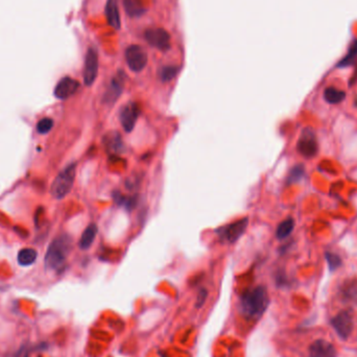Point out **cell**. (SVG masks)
Segmentation results:
<instances>
[{"label": "cell", "mask_w": 357, "mask_h": 357, "mask_svg": "<svg viewBox=\"0 0 357 357\" xmlns=\"http://www.w3.org/2000/svg\"><path fill=\"white\" fill-rule=\"evenodd\" d=\"M269 297L267 289L262 286H256L245 291L240 298V311L250 318L260 317L267 309Z\"/></svg>", "instance_id": "6da1fadb"}, {"label": "cell", "mask_w": 357, "mask_h": 357, "mask_svg": "<svg viewBox=\"0 0 357 357\" xmlns=\"http://www.w3.org/2000/svg\"><path fill=\"white\" fill-rule=\"evenodd\" d=\"M72 248V240L67 234L56 237L46 251L45 267L48 270H59L65 264Z\"/></svg>", "instance_id": "7a4b0ae2"}, {"label": "cell", "mask_w": 357, "mask_h": 357, "mask_svg": "<svg viewBox=\"0 0 357 357\" xmlns=\"http://www.w3.org/2000/svg\"><path fill=\"white\" fill-rule=\"evenodd\" d=\"M76 172H77V164L72 163L66 166L54 180L51 194L56 200H62L71 191L73 184L76 180Z\"/></svg>", "instance_id": "3957f363"}, {"label": "cell", "mask_w": 357, "mask_h": 357, "mask_svg": "<svg viewBox=\"0 0 357 357\" xmlns=\"http://www.w3.org/2000/svg\"><path fill=\"white\" fill-rule=\"evenodd\" d=\"M248 226L249 218L243 217L239 220L234 221V223L217 228L215 233L217 234L220 241L225 243H234L243 235L244 232L247 231Z\"/></svg>", "instance_id": "277c9868"}, {"label": "cell", "mask_w": 357, "mask_h": 357, "mask_svg": "<svg viewBox=\"0 0 357 357\" xmlns=\"http://www.w3.org/2000/svg\"><path fill=\"white\" fill-rule=\"evenodd\" d=\"M297 151L306 159H311L317 155L318 143L315 133L311 129L306 128L302 131L297 142Z\"/></svg>", "instance_id": "5b68a950"}, {"label": "cell", "mask_w": 357, "mask_h": 357, "mask_svg": "<svg viewBox=\"0 0 357 357\" xmlns=\"http://www.w3.org/2000/svg\"><path fill=\"white\" fill-rule=\"evenodd\" d=\"M126 62L133 72H141L147 65V54L140 45H130L126 49Z\"/></svg>", "instance_id": "8992f818"}, {"label": "cell", "mask_w": 357, "mask_h": 357, "mask_svg": "<svg viewBox=\"0 0 357 357\" xmlns=\"http://www.w3.org/2000/svg\"><path fill=\"white\" fill-rule=\"evenodd\" d=\"M331 325L337 335L341 339L346 340L351 335L354 328L353 317L348 310H341L331 319Z\"/></svg>", "instance_id": "52a82bcc"}, {"label": "cell", "mask_w": 357, "mask_h": 357, "mask_svg": "<svg viewBox=\"0 0 357 357\" xmlns=\"http://www.w3.org/2000/svg\"><path fill=\"white\" fill-rule=\"evenodd\" d=\"M141 109L137 103H128L120 109L119 119L120 124L127 133H130L134 130L136 122L140 116Z\"/></svg>", "instance_id": "ba28073f"}, {"label": "cell", "mask_w": 357, "mask_h": 357, "mask_svg": "<svg viewBox=\"0 0 357 357\" xmlns=\"http://www.w3.org/2000/svg\"><path fill=\"white\" fill-rule=\"evenodd\" d=\"M144 38L151 46L158 51L167 52L170 48V35L164 29H149L144 33Z\"/></svg>", "instance_id": "9c48e42d"}, {"label": "cell", "mask_w": 357, "mask_h": 357, "mask_svg": "<svg viewBox=\"0 0 357 357\" xmlns=\"http://www.w3.org/2000/svg\"><path fill=\"white\" fill-rule=\"evenodd\" d=\"M126 78V73L122 70L118 71L112 78L104 96V101L106 104L113 105L118 100V97L121 95L122 91H124Z\"/></svg>", "instance_id": "30bf717a"}, {"label": "cell", "mask_w": 357, "mask_h": 357, "mask_svg": "<svg viewBox=\"0 0 357 357\" xmlns=\"http://www.w3.org/2000/svg\"><path fill=\"white\" fill-rule=\"evenodd\" d=\"M98 75V55L94 48H89L85 57L84 83L86 86H92Z\"/></svg>", "instance_id": "8fae6325"}, {"label": "cell", "mask_w": 357, "mask_h": 357, "mask_svg": "<svg viewBox=\"0 0 357 357\" xmlns=\"http://www.w3.org/2000/svg\"><path fill=\"white\" fill-rule=\"evenodd\" d=\"M80 88V83L69 77H65L61 80L55 88L54 94L58 100H67L73 94H76Z\"/></svg>", "instance_id": "7c38bea8"}, {"label": "cell", "mask_w": 357, "mask_h": 357, "mask_svg": "<svg viewBox=\"0 0 357 357\" xmlns=\"http://www.w3.org/2000/svg\"><path fill=\"white\" fill-rule=\"evenodd\" d=\"M309 357H336L337 350L331 342L325 339L314 340L308 349Z\"/></svg>", "instance_id": "4fadbf2b"}, {"label": "cell", "mask_w": 357, "mask_h": 357, "mask_svg": "<svg viewBox=\"0 0 357 357\" xmlns=\"http://www.w3.org/2000/svg\"><path fill=\"white\" fill-rule=\"evenodd\" d=\"M104 144L108 153L110 154H120L125 149L124 141L118 132H109L104 137Z\"/></svg>", "instance_id": "5bb4252c"}, {"label": "cell", "mask_w": 357, "mask_h": 357, "mask_svg": "<svg viewBox=\"0 0 357 357\" xmlns=\"http://www.w3.org/2000/svg\"><path fill=\"white\" fill-rule=\"evenodd\" d=\"M106 17L110 27H112L114 30H119L121 28V20L116 0H108L107 2Z\"/></svg>", "instance_id": "9a60e30c"}, {"label": "cell", "mask_w": 357, "mask_h": 357, "mask_svg": "<svg viewBox=\"0 0 357 357\" xmlns=\"http://www.w3.org/2000/svg\"><path fill=\"white\" fill-rule=\"evenodd\" d=\"M97 231H98V229L95 224H91L85 229V231L83 232L82 236H81L80 242H79V245L82 250H87L91 247L95 237H96Z\"/></svg>", "instance_id": "2e32d148"}, {"label": "cell", "mask_w": 357, "mask_h": 357, "mask_svg": "<svg viewBox=\"0 0 357 357\" xmlns=\"http://www.w3.org/2000/svg\"><path fill=\"white\" fill-rule=\"evenodd\" d=\"M126 13L130 17H140L145 13L142 0H124Z\"/></svg>", "instance_id": "e0dca14e"}, {"label": "cell", "mask_w": 357, "mask_h": 357, "mask_svg": "<svg viewBox=\"0 0 357 357\" xmlns=\"http://www.w3.org/2000/svg\"><path fill=\"white\" fill-rule=\"evenodd\" d=\"M38 258V253L36 250L27 248L19 251L17 255V261L21 266H30L34 264Z\"/></svg>", "instance_id": "ac0fdd59"}, {"label": "cell", "mask_w": 357, "mask_h": 357, "mask_svg": "<svg viewBox=\"0 0 357 357\" xmlns=\"http://www.w3.org/2000/svg\"><path fill=\"white\" fill-rule=\"evenodd\" d=\"M179 71H180V67H178L176 65L162 66L158 71L159 80L163 83L170 82L178 76Z\"/></svg>", "instance_id": "d6986e66"}, {"label": "cell", "mask_w": 357, "mask_h": 357, "mask_svg": "<svg viewBox=\"0 0 357 357\" xmlns=\"http://www.w3.org/2000/svg\"><path fill=\"white\" fill-rule=\"evenodd\" d=\"M324 98L327 103L336 105L344 101V98H346V92L333 87H329L324 92Z\"/></svg>", "instance_id": "ffe728a7"}, {"label": "cell", "mask_w": 357, "mask_h": 357, "mask_svg": "<svg viewBox=\"0 0 357 357\" xmlns=\"http://www.w3.org/2000/svg\"><path fill=\"white\" fill-rule=\"evenodd\" d=\"M294 229V220L291 217L284 219L278 226L276 231V236L278 239H284L288 237Z\"/></svg>", "instance_id": "44dd1931"}, {"label": "cell", "mask_w": 357, "mask_h": 357, "mask_svg": "<svg viewBox=\"0 0 357 357\" xmlns=\"http://www.w3.org/2000/svg\"><path fill=\"white\" fill-rule=\"evenodd\" d=\"M357 60V40L352 43V45L349 47L348 54L343 57L342 60L339 61V63L337 64L338 68H346L355 63V61Z\"/></svg>", "instance_id": "7402d4cb"}, {"label": "cell", "mask_w": 357, "mask_h": 357, "mask_svg": "<svg viewBox=\"0 0 357 357\" xmlns=\"http://www.w3.org/2000/svg\"><path fill=\"white\" fill-rule=\"evenodd\" d=\"M113 199L118 205L124 206L127 210H132V209L137 204L136 198H133V196H129V198H127V196L117 191L113 192Z\"/></svg>", "instance_id": "603a6c76"}, {"label": "cell", "mask_w": 357, "mask_h": 357, "mask_svg": "<svg viewBox=\"0 0 357 357\" xmlns=\"http://www.w3.org/2000/svg\"><path fill=\"white\" fill-rule=\"evenodd\" d=\"M305 176V167L302 164L293 166L287 176V184H293L301 181Z\"/></svg>", "instance_id": "cb8c5ba5"}, {"label": "cell", "mask_w": 357, "mask_h": 357, "mask_svg": "<svg viewBox=\"0 0 357 357\" xmlns=\"http://www.w3.org/2000/svg\"><path fill=\"white\" fill-rule=\"evenodd\" d=\"M54 125H55V122L52 118H49V117L42 118L41 120H39L38 124H37V131H38V133L41 135H46L52 131V129L54 128Z\"/></svg>", "instance_id": "d4e9b609"}, {"label": "cell", "mask_w": 357, "mask_h": 357, "mask_svg": "<svg viewBox=\"0 0 357 357\" xmlns=\"http://www.w3.org/2000/svg\"><path fill=\"white\" fill-rule=\"evenodd\" d=\"M325 258L326 261L328 263L329 269L331 272H334L335 269H337L340 265H341V259L340 257L334 253H330V252H326L325 253Z\"/></svg>", "instance_id": "484cf974"}, {"label": "cell", "mask_w": 357, "mask_h": 357, "mask_svg": "<svg viewBox=\"0 0 357 357\" xmlns=\"http://www.w3.org/2000/svg\"><path fill=\"white\" fill-rule=\"evenodd\" d=\"M207 297H208L207 289H205V288L200 289V291L198 293V297H196V303H195L196 308H201V307L204 305Z\"/></svg>", "instance_id": "4316f807"}, {"label": "cell", "mask_w": 357, "mask_h": 357, "mask_svg": "<svg viewBox=\"0 0 357 357\" xmlns=\"http://www.w3.org/2000/svg\"><path fill=\"white\" fill-rule=\"evenodd\" d=\"M15 357H30V350L26 344H23V346L17 351Z\"/></svg>", "instance_id": "83f0119b"}, {"label": "cell", "mask_w": 357, "mask_h": 357, "mask_svg": "<svg viewBox=\"0 0 357 357\" xmlns=\"http://www.w3.org/2000/svg\"><path fill=\"white\" fill-rule=\"evenodd\" d=\"M356 104H357V102H356Z\"/></svg>", "instance_id": "f1b7e54d"}]
</instances>
